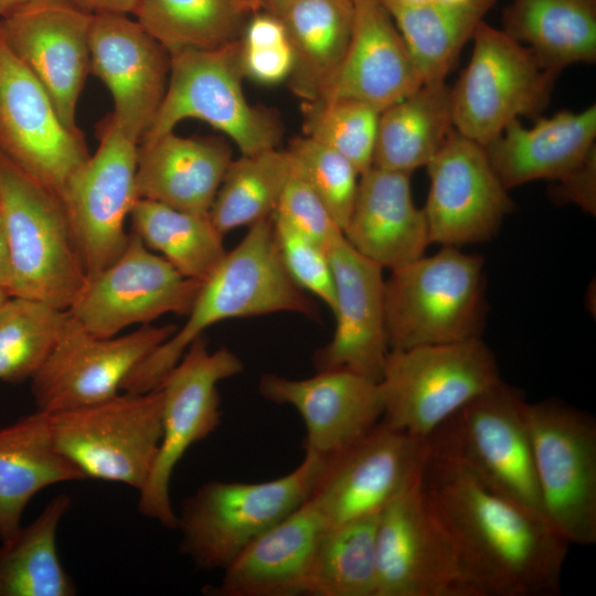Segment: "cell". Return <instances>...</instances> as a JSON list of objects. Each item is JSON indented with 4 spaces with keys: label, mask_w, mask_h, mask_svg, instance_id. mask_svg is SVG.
<instances>
[{
    "label": "cell",
    "mask_w": 596,
    "mask_h": 596,
    "mask_svg": "<svg viewBox=\"0 0 596 596\" xmlns=\"http://www.w3.org/2000/svg\"><path fill=\"white\" fill-rule=\"evenodd\" d=\"M422 482L479 596H551L568 542L536 512L430 453Z\"/></svg>",
    "instance_id": "cell-1"
},
{
    "label": "cell",
    "mask_w": 596,
    "mask_h": 596,
    "mask_svg": "<svg viewBox=\"0 0 596 596\" xmlns=\"http://www.w3.org/2000/svg\"><path fill=\"white\" fill-rule=\"evenodd\" d=\"M296 312L317 317L315 302L287 273L276 241L273 216L248 227L246 235L203 283L181 329L158 345L125 380L121 391L157 389L189 345L217 322Z\"/></svg>",
    "instance_id": "cell-2"
},
{
    "label": "cell",
    "mask_w": 596,
    "mask_h": 596,
    "mask_svg": "<svg viewBox=\"0 0 596 596\" xmlns=\"http://www.w3.org/2000/svg\"><path fill=\"white\" fill-rule=\"evenodd\" d=\"M485 259L443 246L391 272L385 280L390 350L480 337L486 312Z\"/></svg>",
    "instance_id": "cell-3"
},
{
    "label": "cell",
    "mask_w": 596,
    "mask_h": 596,
    "mask_svg": "<svg viewBox=\"0 0 596 596\" xmlns=\"http://www.w3.org/2000/svg\"><path fill=\"white\" fill-rule=\"evenodd\" d=\"M324 465L305 453L289 473L264 482L211 480L182 503L175 529L180 551L200 570H224L263 532L299 508Z\"/></svg>",
    "instance_id": "cell-4"
},
{
    "label": "cell",
    "mask_w": 596,
    "mask_h": 596,
    "mask_svg": "<svg viewBox=\"0 0 596 596\" xmlns=\"http://www.w3.org/2000/svg\"><path fill=\"white\" fill-rule=\"evenodd\" d=\"M11 296L67 310L87 281L61 199L0 153Z\"/></svg>",
    "instance_id": "cell-5"
},
{
    "label": "cell",
    "mask_w": 596,
    "mask_h": 596,
    "mask_svg": "<svg viewBox=\"0 0 596 596\" xmlns=\"http://www.w3.org/2000/svg\"><path fill=\"white\" fill-rule=\"evenodd\" d=\"M501 380L496 355L480 337L390 350L380 380L381 421L427 439Z\"/></svg>",
    "instance_id": "cell-6"
},
{
    "label": "cell",
    "mask_w": 596,
    "mask_h": 596,
    "mask_svg": "<svg viewBox=\"0 0 596 596\" xmlns=\"http://www.w3.org/2000/svg\"><path fill=\"white\" fill-rule=\"evenodd\" d=\"M526 404L517 389L501 380L440 425L427 441L430 453L456 461L490 489L545 519Z\"/></svg>",
    "instance_id": "cell-7"
},
{
    "label": "cell",
    "mask_w": 596,
    "mask_h": 596,
    "mask_svg": "<svg viewBox=\"0 0 596 596\" xmlns=\"http://www.w3.org/2000/svg\"><path fill=\"white\" fill-rule=\"evenodd\" d=\"M170 56L166 95L140 142L173 131L183 120L199 119L228 137L241 155L277 148L279 119L272 110L249 104L244 94L240 39L216 49L184 50Z\"/></svg>",
    "instance_id": "cell-8"
},
{
    "label": "cell",
    "mask_w": 596,
    "mask_h": 596,
    "mask_svg": "<svg viewBox=\"0 0 596 596\" xmlns=\"http://www.w3.org/2000/svg\"><path fill=\"white\" fill-rule=\"evenodd\" d=\"M49 414V413H47ZM57 451L85 478L145 485L162 434L160 387L50 413Z\"/></svg>",
    "instance_id": "cell-9"
},
{
    "label": "cell",
    "mask_w": 596,
    "mask_h": 596,
    "mask_svg": "<svg viewBox=\"0 0 596 596\" xmlns=\"http://www.w3.org/2000/svg\"><path fill=\"white\" fill-rule=\"evenodd\" d=\"M543 513L568 544L596 542V422L558 400L526 404Z\"/></svg>",
    "instance_id": "cell-10"
},
{
    "label": "cell",
    "mask_w": 596,
    "mask_h": 596,
    "mask_svg": "<svg viewBox=\"0 0 596 596\" xmlns=\"http://www.w3.org/2000/svg\"><path fill=\"white\" fill-rule=\"evenodd\" d=\"M243 371L230 349L209 351L203 336L195 339L158 386L162 393V434L150 473L139 490V512L175 530L170 500L173 471L187 450L221 424L220 382Z\"/></svg>",
    "instance_id": "cell-11"
},
{
    "label": "cell",
    "mask_w": 596,
    "mask_h": 596,
    "mask_svg": "<svg viewBox=\"0 0 596 596\" xmlns=\"http://www.w3.org/2000/svg\"><path fill=\"white\" fill-rule=\"evenodd\" d=\"M471 40L470 61L450 87L453 123L485 147L513 120L543 109L556 76L528 47L485 21Z\"/></svg>",
    "instance_id": "cell-12"
},
{
    "label": "cell",
    "mask_w": 596,
    "mask_h": 596,
    "mask_svg": "<svg viewBox=\"0 0 596 596\" xmlns=\"http://www.w3.org/2000/svg\"><path fill=\"white\" fill-rule=\"evenodd\" d=\"M422 476L379 513L376 596H479Z\"/></svg>",
    "instance_id": "cell-13"
},
{
    "label": "cell",
    "mask_w": 596,
    "mask_h": 596,
    "mask_svg": "<svg viewBox=\"0 0 596 596\" xmlns=\"http://www.w3.org/2000/svg\"><path fill=\"white\" fill-rule=\"evenodd\" d=\"M98 130L97 150L70 180L61 199L87 277L106 268L125 249L129 237L125 221L138 200L139 143L111 115Z\"/></svg>",
    "instance_id": "cell-14"
},
{
    "label": "cell",
    "mask_w": 596,
    "mask_h": 596,
    "mask_svg": "<svg viewBox=\"0 0 596 596\" xmlns=\"http://www.w3.org/2000/svg\"><path fill=\"white\" fill-rule=\"evenodd\" d=\"M0 153L62 199L91 157L81 130L68 129L41 83L0 29Z\"/></svg>",
    "instance_id": "cell-15"
},
{
    "label": "cell",
    "mask_w": 596,
    "mask_h": 596,
    "mask_svg": "<svg viewBox=\"0 0 596 596\" xmlns=\"http://www.w3.org/2000/svg\"><path fill=\"white\" fill-rule=\"evenodd\" d=\"M202 285L181 275L131 232L123 253L87 277L67 311L94 336L109 338L166 313L188 316Z\"/></svg>",
    "instance_id": "cell-16"
},
{
    "label": "cell",
    "mask_w": 596,
    "mask_h": 596,
    "mask_svg": "<svg viewBox=\"0 0 596 596\" xmlns=\"http://www.w3.org/2000/svg\"><path fill=\"white\" fill-rule=\"evenodd\" d=\"M177 329L143 324L131 333L102 338L70 315L54 348L30 379L36 409L50 414L117 395L135 368Z\"/></svg>",
    "instance_id": "cell-17"
},
{
    "label": "cell",
    "mask_w": 596,
    "mask_h": 596,
    "mask_svg": "<svg viewBox=\"0 0 596 596\" xmlns=\"http://www.w3.org/2000/svg\"><path fill=\"white\" fill-rule=\"evenodd\" d=\"M428 455L427 439L380 421L324 460L308 501L328 525L376 514L423 473Z\"/></svg>",
    "instance_id": "cell-18"
},
{
    "label": "cell",
    "mask_w": 596,
    "mask_h": 596,
    "mask_svg": "<svg viewBox=\"0 0 596 596\" xmlns=\"http://www.w3.org/2000/svg\"><path fill=\"white\" fill-rule=\"evenodd\" d=\"M426 168L430 242L459 247L492 240L513 203L485 147L454 129Z\"/></svg>",
    "instance_id": "cell-19"
},
{
    "label": "cell",
    "mask_w": 596,
    "mask_h": 596,
    "mask_svg": "<svg viewBox=\"0 0 596 596\" xmlns=\"http://www.w3.org/2000/svg\"><path fill=\"white\" fill-rule=\"evenodd\" d=\"M93 13L68 0H31L0 20L14 54L49 94L62 123L79 130L76 108L91 72Z\"/></svg>",
    "instance_id": "cell-20"
},
{
    "label": "cell",
    "mask_w": 596,
    "mask_h": 596,
    "mask_svg": "<svg viewBox=\"0 0 596 596\" xmlns=\"http://www.w3.org/2000/svg\"><path fill=\"white\" fill-rule=\"evenodd\" d=\"M91 72L108 88L117 126L138 143L166 95L170 53L126 14L96 13L89 32Z\"/></svg>",
    "instance_id": "cell-21"
},
{
    "label": "cell",
    "mask_w": 596,
    "mask_h": 596,
    "mask_svg": "<svg viewBox=\"0 0 596 596\" xmlns=\"http://www.w3.org/2000/svg\"><path fill=\"white\" fill-rule=\"evenodd\" d=\"M260 395L289 405L301 416L305 453L327 460L360 439L383 415L380 382L344 370H326L306 379L262 375Z\"/></svg>",
    "instance_id": "cell-22"
},
{
    "label": "cell",
    "mask_w": 596,
    "mask_h": 596,
    "mask_svg": "<svg viewBox=\"0 0 596 596\" xmlns=\"http://www.w3.org/2000/svg\"><path fill=\"white\" fill-rule=\"evenodd\" d=\"M327 253L334 280L336 329L313 354L316 371L344 370L380 382L390 351L383 268L352 248L344 236Z\"/></svg>",
    "instance_id": "cell-23"
},
{
    "label": "cell",
    "mask_w": 596,
    "mask_h": 596,
    "mask_svg": "<svg viewBox=\"0 0 596 596\" xmlns=\"http://www.w3.org/2000/svg\"><path fill=\"white\" fill-rule=\"evenodd\" d=\"M355 4L345 54L318 98H350L382 111L423 85L392 17L380 0Z\"/></svg>",
    "instance_id": "cell-24"
},
{
    "label": "cell",
    "mask_w": 596,
    "mask_h": 596,
    "mask_svg": "<svg viewBox=\"0 0 596 596\" xmlns=\"http://www.w3.org/2000/svg\"><path fill=\"white\" fill-rule=\"evenodd\" d=\"M342 232L352 248L391 272L425 255L432 243L424 210L412 196L411 173L376 167L360 175Z\"/></svg>",
    "instance_id": "cell-25"
},
{
    "label": "cell",
    "mask_w": 596,
    "mask_h": 596,
    "mask_svg": "<svg viewBox=\"0 0 596 596\" xmlns=\"http://www.w3.org/2000/svg\"><path fill=\"white\" fill-rule=\"evenodd\" d=\"M328 526L308 499L263 532L223 570L216 596L304 595L318 540Z\"/></svg>",
    "instance_id": "cell-26"
},
{
    "label": "cell",
    "mask_w": 596,
    "mask_h": 596,
    "mask_svg": "<svg viewBox=\"0 0 596 596\" xmlns=\"http://www.w3.org/2000/svg\"><path fill=\"white\" fill-rule=\"evenodd\" d=\"M232 158L219 137H182L174 131L138 145V199L209 215Z\"/></svg>",
    "instance_id": "cell-27"
},
{
    "label": "cell",
    "mask_w": 596,
    "mask_h": 596,
    "mask_svg": "<svg viewBox=\"0 0 596 596\" xmlns=\"http://www.w3.org/2000/svg\"><path fill=\"white\" fill-rule=\"evenodd\" d=\"M596 105L563 110L524 127L510 123L487 146L490 163L502 184L512 189L535 180H558L596 148Z\"/></svg>",
    "instance_id": "cell-28"
},
{
    "label": "cell",
    "mask_w": 596,
    "mask_h": 596,
    "mask_svg": "<svg viewBox=\"0 0 596 596\" xmlns=\"http://www.w3.org/2000/svg\"><path fill=\"white\" fill-rule=\"evenodd\" d=\"M83 479L57 451L47 413L36 409L0 427V541L19 530L25 507L39 491Z\"/></svg>",
    "instance_id": "cell-29"
},
{
    "label": "cell",
    "mask_w": 596,
    "mask_h": 596,
    "mask_svg": "<svg viewBox=\"0 0 596 596\" xmlns=\"http://www.w3.org/2000/svg\"><path fill=\"white\" fill-rule=\"evenodd\" d=\"M502 25L555 76L596 61V0H512Z\"/></svg>",
    "instance_id": "cell-30"
},
{
    "label": "cell",
    "mask_w": 596,
    "mask_h": 596,
    "mask_svg": "<svg viewBox=\"0 0 596 596\" xmlns=\"http://www.w3.org/2000/svg\"><path fill=\"white\" fill-rule=\"evenodd\" d=\"M454 129L450 86L423 83L380 113L373 167L406 173L426 167Z\"/></svg>",
    "instance_id": "cell-31"
},
{
    "label": "cell",
    "mask_w": 596,
    "mask_h": 596,
    "mask_svg": "<svg viewBox=\"0 0 596 596\" xmlns=\"http://www.w3.org/2000/svg\"><path fill=\"white\" fill-rule=\"evenodd\" d=\"M276 15L294 55L289 87L302 102L316 99L349 46L355 4L351 0H295Z\"/></svg>",
    "instance_id": "cell-32"
},
{
    "label": "cell",
    "mask_w": 596,
    "mask_h": 596,
    "mask_svg": "<svg viewBox=\"0 0 596 596\" xmlns=\"http://www.w3.org/2000/svg\"><path fill=\"white\" fill-rule=\"evenodd\" d=\"M380 1L392 17L423 82L427 83L445 81L464 45L497 0Z\"/></svg>",
    "instance_id": "cell-33"
},
{
    "label": "cell",
    "mask_w": 596,
    "mask_h": 596,
    "mask_svg": "<svg viewBox=\"0 0 596 596\" xmlns=\"http://www.w3.org/2000/svg\"><path fill=\"white\" fill-rule=\"evenodd\" d=\"M72 505L54 497L34 521L0 541V596H74L76 586L63 567L56 533Z\"/></svg>",
    "instance_id": "cell-34"
},
{
    "label": "cell",
    "mask_w": 596,
    "mask_h": 596,
    "mask_svg": "<svg viewBox=\"0 0 596 596\" xmlns=\"http://www.w3.org/2000/svg\"><path fill=\"white\" fill-rule=\"evenodd\" d=\"M257 11L253 0H139L132 13L171 55L238 40Z\"/></svg>",
    "instance_id": "cell-35"
},
{
    "label": "cell",
    "mask_w": 596,
    "mask_h": 596,
    "mask_svg": "<svg viewBox=\"0 0 596 596\" xmlns=\"http://www.w3.org/2000/svg\"><path fill=\"white\" fill-rule=\"evenodd\" d=\"M129 216L131 232L187 278L204 283L227 254L210 215L138 199Z\"/></svg>",
    "instance_id": "cell-36"
},
{
    "label": "cell",
    "mask_w": 596,
    "mask_h": 596,
    "mask_svg": "<svg viewBox=\"0 0 596 596\" xmlns=\"http://www.w3.org/2000/svg\"><path fill=\"white\" fill-rule=\"evenodd\" d=\"M379 513L323 530L312 555L304 595L376 596Z\"/></svg>",
    "instance_id": "cell-37"
},
{
    "label": "cell",
    "mask_w": 596,
    "mask_h": 596,
    "mask_svg": "<svg viewBox=\"0 0 596 596\" xmlns=\"http://www.w3.org/2000/svg\"><path fill=\"white\" fill-rule=\"evenodd\" d=\"M291 172L288 153L278 148L233 159L211 206V221L224 235L273 216Z\"/></svg>",
    "instance_id": "cell-38"
},
{
    "label": "cell",
    "mask_w": 596,
    "mask_h": 596,
    "mask_svg": "<svg viewBox=\"0 0 596 596\" xmlns=\"http://www.w3.org/2000/svg\"><path fill=\"white\" fill-rule=\"evenodd\" d=\"M68 318L65 309L10 296L0 306V381L30 380L49 356Z\"/></svg>",
    "instance_id": "cell-39"
},
{
    "label": "cell",
    "mask_w": 596,
    "mask_h": 596,
    "mask_svg": "<svg viewBox=\"0 0 596 596\" xmlns=\"http://www.w3.org/2000/svg\"><path fill=\"white\" fill-rule=\"evenodd\" d=\"M304 135L347 158L360 174L373 167L380 111L350 98L301 103Z\"/></svg>",
    "instance_id": "cell-40"
},
{
    "label": "cell",
    "mask_w": 596,
    "mask_h": 596,
    "mask_svg": "<svg viewBox=\"0 0 596 596\" xmlns=\"http://www.w3.org/2000/svg\"><path fill=\"white\" fill-rule=\"evenodd\" d=\"M286 152L292 171L306 181L343 231L358 192V169L339 152L305 135L294 138Z\"/></svg>",
    "instance_id": "cell-41"
},
{
    "label": "cell",
    "mask_w": 596,
    "mask_h": 596,
    "mask_svg": "<svg viewBox=\"0 0 596 596\" xmlns=\"http://www.w3.org/2000/svg\"><path fill=\"white\" fill-rule=\"evenodd\" d=\"M240 43L245 77L264 85L289 78L294 55L287 31L278 15L255 12L246 22Z\"/></svg>",
    "instance_id": "cell-42"
},
{
    "label": "cell",
    "mask_w": 596,
    "mask_h": 596,
    "mask_svg": "<svg viewBox=\"0 0 596 596\" xmlns=\"http://www.w3.org/2000/svg\"><path fill=\"white\" fill-rule=\"evenodd\" d=\"M283 264L291 279L333 311L334 280L328 253L284 219L273 215Z\"/></svg>",
    "instance_id": "cell-43"
},
{
    "label": "cell",
    "mask_w": 596,
    "mask_h": 596,
    "mask_svg": "<svg viewBox=\"0 0 596 596\" xmlns=\"http://www.w3.org/2000/svg\"><path fill=\"white\" fill-rule=\"evenodd\" d=\"M319 244L326 252L343 238V232L311 188L291 172L274 213Z\"/></svg>",
    "instance_id": "cell-44"
},
{
    "label": "cell",
    "mask_w": 596,
    "mask_h": 596,
    "mask_svg": "<svg viewBox=\"0 0 596 596\" xmlns=\"http://www.w3.org/2000/svg\"><path fill=\"white\" fill-rule=\"evenodd\" d=\"M556 199L578 205L595 215L596 211V148L568 173L556 180Z\"/></svg>",
    "instance_id": "cell-45"
},
{
    "label": "cell",
    "mask_w": 596,
    "mask_h": 596,
    "mask_svg": "<svg viewBox=\"0 0 596 596\" xmlns=\"http://www.w3.org/2000/svg\"><path fill=\"white\" fill-rule=\"evenodd\" d=\"M72 3L96 13H132L139 0H68Z\"/></svg>",
    "instance_id": "cell-46"
},
{
    "label": "cell",
    "mask_w": 596,
    "mask_h": 596,
    "mask_svg": "<svg viewBox=\"0 0 596 596\" xmlns=\"http://www.w3.org/2000/svg\"><path fill=\"white\" fill-rule=\"evenodd\" d=\"M12 270L6 227L0 212V287L10 294ZM11 296V295H10Z\"/></svg>",
    "instance_id": "cell-47"
},
{
    "label": "cell",
    "mask_w": 596,
    "mask_h": 596,
    "mask_svg": "<svg viewBox=\"0 0 596 596\" xmlns=\"http://www.w3.org/2000/svg\"><path fill=\"white\" fill-rule=\"evenodd\" d=\"M260 11L278 14L287 4L295 0H253Z\"/></svg>",
    "instance_id": "cell-48"
},
{
    "label": "cell",
    "mask_w": 596,
    "mask_h": 596,
    "mask_svg": "<svg viewBox=\"0 0 596 596\" xmlns=\"http://www.w3.org/2000/svg\"><path fill=\"white\" fill-rule=\"evenodd\" d=\"M31 0H0V18L3 19Z\"/></svg>",
    "instance_id": "cell-49"
},
{
    "label": "cell",
    "mask_w": 596,
    "mask_h": 596,
    "mask_svg": "<svg viewBox=\"0 0 596 596\" xmlns=\"http://www.w3.org/2000/svg\"><path fill=\"white\" fill-rule=\"evenodd\" d=\"M10 297V294L0 287V306Z\"/></svg>",
    "instance_id": "cell-50"
},
{
    "label": "cell",
    "mask_w": 596,
    "mask_h": 596,
    "mask_svg": "<svg viewBox=\"0 0 596 596\" xmlns=\"http://www.w3.org/2000/svg\"><path fill=\"white\" fill-rule=\"evenodd\" d=\"M441 1L451 2V3H464V2H467L469 0H441Z\"/></svg>",
    "instance_id": "cell-51"
},
{
    "label": "cell",
    "mask_w": 596,
    "mask_h": 596,
    "mask_svg": "<svg viewBox=\"0 0 596 596\" xmlns=\"http://www.w3.org/2000/svg\"><path fill=\"white\" fill-rule=\"evenodd\" d=\"M401 1L409 2V3H419V2L427 1V0H401Z\"/></svg>",
    "instance_id": "cell-52"
},
{
    "label": "cell",
    "mask_w": 596,
    "mask_h": 596,
    "mask_svg": "<svg viewBox=\"0 0 596 596\" xmlns=\"http://www.w3.org/2000/svg\"><path fill=\"white\" fill-rule=\"evenodd\" d=\"M351 1L354 2V3H358V2L366 1V0H351Z\"/></svg>",
    "instance_id": "cell-53"
}]
</instances>
